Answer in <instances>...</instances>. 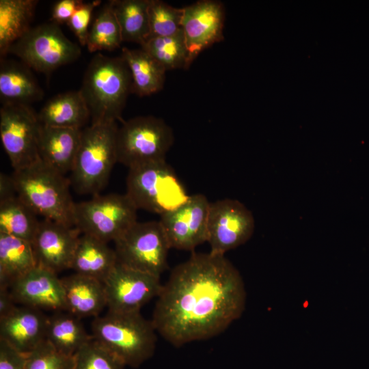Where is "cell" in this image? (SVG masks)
Segmentation results:
<instances>
[{
  "instance_id": "6da1fadb",
  "label": "cell",
  "mask_w": 369,
  "mask_h": 369,
  "mask_svg": "<svg viewBox=\"0 0 369 369\" xmlns=\"http://www.w3.org/2000/svg\"><path fill=\"white\" fill-rule=\"evenodd\" d=\"M246 290L238 269L224 256L193 253L163 284L152 322L172 345L212 338L245 310Z\"/></svg>"
},
{
  "instance_id": "7a4b0ae2",
  "label": "cell",
  "mask_w": 369,
  "mask_h": 369,
  "mask_svg": "<svg viewBox=\"0 0 369 369\" xmlns=\"http://www.w3.org/2000/svg\"><path fill=\"white\" fill-rule=\"evenodd\" d=\"M79 92L89 111L91 124L124 122L122 114L128 95L132 93V79L125 60L100 53L90 62Z\"/></svg>"
},
{
  "instance_id": "3957f363",
  "label": "cell",
  "mask_w": 369,
  "mask_h": 369,
  "mask_svg": "<svg viewBox=\"0 0 369 369\" xmlns=\"http://www.w3.org/2000/svg\"><path fill=\"white\" fill-rule=\"evenodd\" d=\"M12 178L18 197L44 219L73 226L74 202L70 182L65 175L42 160L14 171Z\"/></svg>"
},
{
  "instance_id": "277c9868",
  "label": "cell",
  "mask_w": 369,
  "mask_h": 369,
  "mask_svg": "<svg viewBox=\"0 0 369 369\" xmlns=\"http://www.w3.org/2000/svg\"><path fill=\"white\" fill-rule=\"evenodd\" d=\"M93 338L118 355L126 366L137 368L154 354L156 331L152 320L140 312L120 313L108 311L97 316L92 325Z\"/></svg>"
},
{
  "instance_id": "5b68a950",
  "label": "cell",
  "mask_w": 369,
  "mask_h": 369,
  "mask_svg": "<svg viewBox=\"0 0 369 369\" xmlns=\"http://www.w3.org/2000/svg\"><path fill=\"white\" fill-rule=\"evenodd\" d=\"M116 122L90 124L81 129V141L69 178L80 194L98 195L107 185L116 154Z\"/></svg>"
},
{
  "instance_id": "8992f818",
  "label": "cell",
  "mask_w": 369,
  "mask_h": 369,
  "mask_svg": "<svg viewBox=\"0 0 369 369\" xmlns=\"http://www.w3.org/2000/svg\"><path fill=\"white\" fill-rule=\"evenodd\" d=\"M126 194L137 209L160 215L177 208L190 196L166 160L129 168Z\"/></svg>"
},
{
  "instance_id": "52a82bcc",
  "label": "cell",
  "mask_w": 369,
  "mask_h": 369,
  "mask_svg": "<svg viewBox=\"0 0 369 369\" xmlns=\"http://www.w3.org/2000/svg\"><path fill=\"white\" fill-rule=\"evenodd\" d=\"M174 141L172 128L162 118L146 115L124 121L116 135L118 163L129 169L165 161Z\"/></svg>"
},
{
  "instance_id": "ba28073f",
  "label": "cell",
  "mask_w": 369,
  "mask_h": 369,
  "mask_svg": "<svg viewBox=\"0 0 369 369\" xmlns=\"http://www.w3.org/2000/svg\"><path fill=\"white\" fill-rule=\"evenodd\" d=\"M137 210L126 194H98L74 204L73 226L81 234L115 241L137 222Z\"/></svg>"
},
{
  "instance_id": "9c48e42d",
  "label": "cell",
  "mask_w": 369,
  "mask_h": 369,
  "mask_svg": "<svg viewBox=\"0 0 369 369\" xmlns=\"http://www.w3.org/2000/svg\"><path fill=\"white\" fill-rule=\"evenodd\" d=\"M8 53L18 57L29 68L47 74L76 61L81 50L59 25L50 22L31 27L11 45Z\"/></svg>"
},
{
  "instance_id": "30bf717a",
  "label": "cell",
  "mask_w": 369,
  "mask_h": 369,
  "mask_svg": "<svg viewBox=\"0 0 369 369\" xmlns=\"http://www.w3.org/2000/svg\"><path fill=\"white\" fill-rule=\"evenodd\" d=\"M115 242L118 262L161 277L168 267L171 249L159 222H136Z\"/></svg>"
},
{
  "instance_id": "8fae6325",
  "label": "cell",
  "mask_w": 369,
  "mask_h": 369,
  "mask_svg": "<svg viewBox=\"0 0 369 369\" xmlns=\"http://www.w3.org/2000/svg\"><path fill=\"white\" fill-rule=\"evenodd\" d=\"M40 123L27 105H2L0 109V136L14 171L40 160L38 137Z\"/></svg>"
},
{
  "instance_id": "7c38bea8",
  "label": "cell",
  "mask_w": 369,
  "mask_h": 369,
  "mask_svg": "<svg viewBox=\"0 0 369 369\" xmlns=\"http://www.w3.org/2000/svg\"><path fill=\"white\" fill-rule=\"evenodd\" d=\"M254 228L251 212L241 202L223 199L210 203L207 226L210 253L224 256L245 243Z\"/></svg>"
},
{
  "instance_id": "4fadbf2b",
  "label": "cell",
  "mask_w": 369,
  "mask_h": 369,
  "mask_svg": "<svg viewBox=\"0 0 369 369\" xmlns=\"http://www.w3.org/2000/svg\"><path fill=\"white\" fill-rule=\"evenodd\" d=\"M108 311L139 312L161 292L160 277L127 267L118 262L103 282Z\"/></svg>"
},
{
  "instance_id": "5bb4252c",
  "label": "cell",
  "mask_w": 369,
  "mask_h": 369,
  "mask_svg": "<svg viewBox=\"0 0 369 369\" xmlns=\"http://www.w3.org/2000/svg\"><path fill=\"white\" fill-rule=\"evenodd\" d=\"M210 203L203 194H193L177 208L161 215L159 222L171 248L193 251L207 242Z\"/></svg>"
},
{
  "instance_id": "9a60e30c",
  "label": "cell",
  "mask_w": 369,
  "mask_h": 369,
  "mask_svg": "<svg viewBox=\"0 0 369 369\" xmlns=\"http://www.w3.org/2000/svg\"><path fill=\"white\" fill-rule=\"evenodd\" d=\"M224 7L219 1H198L183 8L182 29L191 64L206 49L223 40Z\"/></svg>"
},
{
  "instance_id": "2e32d148",
  "label": "cell",
  "mask_w": 369,
  "mask_h": 369,
  "mask_svg": "<svg viewBox=\"0 0 369 369\" xmlns=\"http://www.w3.org/2000/svg\"><path fill=\"white\" fill-rule=\"evenodd\" d=\"M81 232L74 226L43 219L31 245L37 266L55 273L70 268Z\"/></svg>"
},
{
  "instance_id": "e0dca14e",
  "label": "cell",
  "mask_w": 369,
  "mask_h": 369,
  "mask_svg": "<svg viewBox=\"0 0 369 369\" xmlns=\"http://www.w3.org/2000/svg\"><path fill=\"white\" fill-rule=\"evenodd\" d=\"M15 301L38 310L66 311L64 290L57 273L36 266L10 287Z\"/></svg>"
},
{
  "instance_id": "ac0fdd59",
  "label": "cell",
  "mask_w": 369,
  "mask_h": 369,
  "mask_svg": "<svg viewBox=\"0 0 369 369\" xmlns=\"http://www.w3.org/2000/svg\"><path fill=\"white\" fill-rule=\"evenodd\" d=\"M47 319L40 310L17 306L0 318V339L27 355L45 340Z\"/></svg>"
},
{
  "instance_id": "d6986e66",
  "label": "cell",
  "mask_w": 369,
  "mask_h": 369,
  "mask_svg": "<svg viewBox=\"0 0 369 369\" xmlns=\"http://www.w3.org/2000/svg\"><path fill=\"white\" fill-rule=\"evenodd\" d=\"M81 129L40 126V159L65 175L71 172L81 141Z\"/></svg>"
},
{
  "instance_id": "ffe728a7",
  "label": "cell",
  "mask_w": 369,
  "mask_h": 369,
  "mask_svg": "<svg viewBox=\"0 0 369 369\" xmlns=\"http://www.w3.org/2000/svg\"><path fill=\"white\" fill-rule=\"evenodd\" d=\"M44 93L29 68L23 62L1 57L0 100L2 105H27L42 99Z\"/></svg>"
},
{
  "instance_id": "44dd1931",
  "label": "cell",
  "mask_w": 369,
  "mask_h": 369,
  "mask_svg": "<svg viewBox=\"0 0 369 369\" xmlns=\"http://www.w3.org/2000/svg\"><path fill=\"white\" fill-rule=\"evenodd\" d=\"M61 281L66 312L79 318L97 317L107 307L104 284L100 280L74 273Z\"/></svg>"
},
{
  "instance_id": "7402d4cb",
  "label": "cell",
  "mask_w": 369,
  "mask_h": 369,
  "mask_svg": "<svg viewBox=\"0 0 369 369\" xmlns=\"http://www.w3.org/2000/svg\"><path fill=\"white\" fill-rule=\"evenodd\" d=\"M117 262L115 251L107 243L81 234L70 269L75 273L97 279L103 283Z\"/></svg>"
},
{
  "instance_id": "603a6c76",
  "label": "cell",
  "mask_w": 369,
  "mask_h": 369,
  "mask_svg": "<svg viewBox=\"0 0 369 369\" xmlns=\"http://www.w3.org/2000/svg\"><path fill=\"white\" fill-rule=\"evenodd\" d=\"M38 118L42 126L83 129L90 116L78 90L59 94L49 99L38 113Z\"/></svg>"
},
{
  "instance_id": "cb8c5ba5",
  "label": "cell",
  "mask_w": 369,
  "mask_h": 369,
  "mask_svg": "<svg viewBox=\"0 0 369 369\" xmlns=\"http://www.w3.org/2000/svg\"><path fill=\"white\" fill-rule=\"evenodd\" d=\"M121 57L129 68L132 79V93L146 96L163 87L166 70L149 53L140 49L122 48Z\"/></svg>"
},
{
  "instance_id": "d4e9b609",
  "label": "cell",
  "mask_w": 369,
  "mask_h": 369,
  "mask_svg": "<svg viewBox=\"0 0 369 369\" xmlns=\"http://www.w3.org/2000/svg\"><path fill=\"white\" fill-rule=\"evenodd\" d=\"M37 266L31 243L0 232V288L13 282Z\"/></svg>"
},
{
  "instance_id": "484cf974",
  "label": "cell",
  "mask_w": 369,
  "mask_h": 369,
  "mask_svg": "<svg viewBox=\"0 0 369 369\" xmlns=\"http://www.w3.org/2000/svg\"><path fill=\"white\" fill-rule=\"evenodd\" d=\"M37 0L0 1V55L4 57L11 45L31 27Z\"/></svg>"
},
{
  "instance_id": "4316f807",
  "label": "cell",
  "mask_w": 369,
  "mask_h": 369,
  "mask_svg": "<svg viewBox=\"0 0 369 369\" xmlns=\"http://www.w3.org/2000/svg\"><path fill=\"white\" fill-rule=\"evenodd\" d=\"M92 339L80 318L70 312L58 311L48 316L45 340L59 352L74 355Z\"/></svg>"
},
{
  "instance_id": "83f0119b",
  "label": "cell",
  "mask_w": 369,
  "mask_h": 369,
  "mask_svg": "<svg viewBox=\"0 0 369 369\" xmlns=\"http://www.w3.org/2000/svg\"><path fill=\"white\" fill-rule=\"evenodd\" d=\"M123 42L140 44L150 36L148 7L150 0H111Z\"/></svg>"
},
{
  "instance_id": "f1b7e54d",
  "label": "cell",
  "mask_w": 369,
  "mask_h": 369,
  "mask_svg": "<svg viewBox=\"0 0 369 369\" xmlns=\"http://www.w3.org/2000/svg\"><path fill=\"white\" fill-rule=\"evenodd\" d=\"M37 214L18 195L0 202V232L30 242L40 221Z\"/></svg>"
},
{
  "instance_id": "f546056e",
  "label": "cell",
  "mask_w": 369,
  "mask_h": 369,
  "mask_svg": "<svg viewBox=\"0 0 369 369\" xmlns=\"http://www.w3.org/2000/svg\"><path fill=\"white\" fill-rule=\"evenodd\" d=\"M141 48L166 70L187 69L191 64L183 31L169 37L150 38L141 45Z\"/></svg>"
},
{
  "instance_id": "4dcf8cb0",
  "label": "cell",
  "mask_w": 369,
  "mask_h": 369,
  "mask_svg": "<svg viewBox=\"0 0 369 369\" xmlns=\"http://www.w3.org/2000/svg\"><path fill=\"white\" fill-rule=\"evenodd\" d=\"M122 42L121 29L109 1L98 12L90 28L86 46L90 52L113 51Z\"/></svg>"
},
{
  "instance_id": "1f68e13d",
  "label": "cell",
  "mask_w": 369,
  "mask_h": 369,
  "mask_svg": "<svg viewBox=\"0 0 369 369\" xmlns=\"http://www.w3.org/2000/svg\"><path fill=\"white\" fill-rule=\"evenodd\" d=\"M182 15L183 8H175L160 0H150L148 7V38L169 37L182 31Z\"/></svg>"
},
{
  "instance_id": "d6a6232c",
  "label": "cell",
  "mask_w": 369,
  "mask_h": 369,
  "mask_svg": "<svg viewBox=\"0 0 369 369\" xmlns=\"http://www.w3.org/2000/svg\"><path fill=\"white\" fill-rule=\"evenodd\" d=\"M73 357L74 369H124L126 366L118 355L94 338Z\"/></svg>"
},
{
  "instance_id": "836d02e7",
  "label": "cell",
  "mask_w": 369,
  "mask_h": 369,
  "mask_svg": "<svg viewBox=\"0 0 369 369\" xmlns=\"http://www.w3.org/2000/svg\"><path fill=\"white\" fill-rule=\"evenodd\" d=\"M24 369H74V357L59 352L44 340L26 355Z\"/></svg>"
},
{
  "instance_id": "e575fe53",
  "label": "cell",
  "mask_w": 369,
  "mask_h": 369,
  "mask_svg": "<svg viewBox=\"0 0 369 369\" xmlns=\"http://www.w3.org/2000/svg\"><path fill=\"white\" fill-rule=\"evenodd\" d=\"M101 3L100 1H83L75 10L67 25L74 33L79 43L86 46L89 33V26L94 9Z\"/></svg>"
},
{
  "instance_id": "d590c367",
  "label": "cell",
  "mask_w": 369,
  "mask_h": 369,
  "mask_svg": "<svg viewBox=\"0 0 369 369\" xmlns=\"http://www.w3.org/2000/svg\"><path fill=\"white\" fill-rule=\"evenodd\" d=\"M26 355L0 339V369H24Z\"/></svg>"
},
{
  "instance_id": "8d00e7d4",
  "label": "cell",
  "mask_w": 369,
  "mask_h": 369,
  "mask_svg": "<svg viewBox=\"0 0 369 369\" xmlns=\"http://www.w3.org/2000/svg\"><path fill=\"white\" fill-rule=\"evenodd\" d=\"M81 0H60L57 1L52 10L51 22L58 25L68 23Z\"/></svg>"
},
{
  "instance_id": "74e56055",
  "label": "cell",
  "mask_w": 369,
  "mask_h": 369,
  "mask_svg": "<svg viewBox=\"0 0 369 369\" xmlns=\"http://www.w3.org/2000/svg\"><path fill=\"white\" fill-rule=\"evenodd\" d=\"M16 303L9 288H0V318L13 312L17 307Z\"/></svg>"
},
{
  "instance_id": "f35d334b",
  "label": "cell",
  "mask_w": 369,
  "mask_h": 369,
  "mask_svg": "<svg viewBox=\"0 0 369 369\" xmlns=\"http://www.w3.org/2000/svg\"><path fill=\"white\" fill-rule=\"evenodd\" d=\"M17 195L12 176L0 174V202Z\"/></svg>"
}]
</instances>
